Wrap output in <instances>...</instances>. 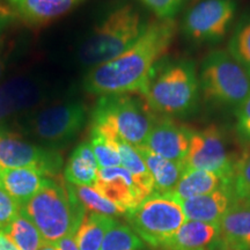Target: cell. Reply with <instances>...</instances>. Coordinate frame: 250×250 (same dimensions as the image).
Returning a JSON list of instances; mask_svg holds the SVG:
<instances>
[{
  "mask_svg": "<svg viewBox=\"0 0 250 250\" xmlns=\"http://www.w3.org/2000/svg\"><path fill=\"white\" fill-rule=\"evenodd\" d=\"M203 100L217 108L236 109L250 95V77L227 50H213L199 70Z\"/></svg>",
  "mask_w": 250,
  "mask_h": 250,
  "instance_id": "6",
  "label": "cell"
},
{
  "mask_svg": "<svg viewBox=\"0 0 250 250\" xmlns=\"http://www.w3.org/2000/svg\"><path fill=\"white\" fill-rule=\"evenodd\" d=\"M20 206L0 188V230H4L13 219L20 213Z\"/></svg>",
  "mask_w": 250,
  "mask_h": 250,
  "instance_id": "32",
  "label": "cell"
},
{
  "mask_svg": "<svg viewBox=\"0 0 250 250\" xmlns=\"http://www.w3.org/2000/svg\"><path fill=\"white\" fill-rule=\"evenodd\" d=\"M100 169L89 142L79 144L68 158L64 169L65 181L81 187H94Z\"/></svg>",
  "mask_w": 250,
  "mask_h": 250,
  "instance_id": "21",
  "label": "cell"
},
{
  "mask_svg": "<svg viewBox=\"0 0 250 250\" xmlns=\"http://www.w3.org/2000/svg\"><path fill=\"white\" fill-rule=\"evenodd\" d=\"M227 51L250 77V14H245L233 28Z\"/></svg>",
  "mask_w": 250,
  "mask_h": 250,
  "instance_id": "26",
  "label": "cell"
},
{
  "mask_svg": "<svg viewBox=\"0 0 250 250\" xmlns=\"http://www.w3.org/2000/svg\"><path fill=\"white\" fill-rule=\"evenodd\" d=\"M192 132L190 127L173 118L156 116L143 146L167 160L183 165L189 151Z\"/></svg>",
  "mask_w": 250,
  "mask_h": 250,
  "instance_id": "12",
  "label": "cell"
},
{
  "mask_svg": "<svg viewBox=\"0 0 250 250\" xmlns=\"http://www.w3.org/2000/svg\"><path fill=\"white\" fill-rule=\"evenodd\" d=\"M46 177L30 168H0V188L4 189L20 208L35 196Z\"/></svg>",
  "mask_w": 250,
  "mask_h": 250,
  "instance_id": "19",
  "label": "cell"
},
{
  "mask_svg": "<svg viewBox=\"0 0 250 250\" xmlns=\"http://www.w3.org/2000/svg\"><path fill=\"white\" fill-rule=\"evenodd\" d=\"M1 232L5 233L20 250H40L48 245L39 228L21 212Z\"/></svg>",
  "mask_w": 250,
  "mask_h": 250,
  "instance_id": "25",
  "label": "cell"
},
{
  "mask_svg": "<svg viewBox=\"0 0 250 250\" xmlns=\"http://www.w3.org/2000/svg\"><path fill=\"white\" fill-rule=\"evenodd\" d=\"M146 8L149 9L156 19L174 20L186 5L187 0H139Z\"/></svg>",
  "mask_w": 250,
  "mask_h": 250,
  "instance_id": "31",
  "label": "cell"
},
{
  "mask_svg": "<svg viewBox=\"0 0 250 250\" xmlns=\"http://www.w3.org/2000/svg\"><path fill=\"white\" fill-rule=\"evenodd\" d=\"M235 112L237 133L241 138L250 140V95Z\"/></svg>",
  "mask_w": 250,
  "mask_h": 250,
  "instance_id": "33",
  "label": "cell"
},
{
  "mask_svg": "<svg viewBox=\"0 0 250 250\" xmlns=\"http://www.w3.org/2000/svg\"><path fill=\"white\" fill-rule=\"evenodd\" d=\"M87 110L83 103L66 102L40 111L29 122L34 137L50 147L70 143L83 130Z\"/></svg>",
  "mask_w": 250,
  "mask_h": 250,
  "instance_id": "9",
  "label": "cell"
},
{
  "mask_svg": "<svg viewBox=\"0 0 250 250\" xmlns=\"http://www.w3.org/2000/svg\"><path fill=\"white\" fill-rule=\"evenodd\" d=\"M0 250H20L13 242L11 241V239L6 235L5 233H2L0 230Z\"/></svg>",
  "mask_w": 250,
  "mask_h": 250,
  "instance_id": "35",
  "label": "cell"
},
{
  "mask_svg": "<svg viewBox=\"0 0 250 250\" xmlns=\"http://www.w3.org/2000/svg\"><path fill=\"white\" fill-rule=\"evenodd\" d=\"M144 241L129 225L117 223L104 236L100 250H143Z\"/></svg>",
  "mask_w": 250,
  "mask_h": 250,
  "instance_id": "28",
  "label": "cell"
},
{
  "mask_svg": "<svg viewBox=\"0 0 250 250\" xmlns=\"http://www.w3.org/2000/svg\"><path fill=\"white\" fill-rule=\"evenodd\" d=\"M2 71H4V66H2V62H0V78H1Z\"/></svg>",
  "mask_w": 250,
  "mask_h": 250,
  "instance_id": "39",
  "label": "cell"
},
{
  "mask_svg": "<svg viewBox=\"0 0 250 250\" xmlns=\"http://www.w3.org/2000/svg\"><path fill=\"white\" fill-rule=\"evenodd\" d=\"M12 13L29 26H42L62 17L83 0H7Z\"/></svg>",
  "mask_w": 250,
  "mask_h": 250,
  "instance_id": "18",
  "label": "cell"
},
{
  "mask_svg": "<svg viewBox=\"0 0 250 250\" xmlns=\"http://www.w3.org/2000/svg\"><path fill=\"white\" fill-rule=\"evenodd\" d=\"M41 89L34 81L18 78L0 86V131L11 129L14 118L35 107Z\"/></svg>",
  "mask_w": 250,
  "mask_h": 250,
  "instance_id": "14",
  "label": "cell"
},
{
  "mask_svg": "<svg viewBox=\"0 0 250 250\" xmlns=\"http://www.w3.org/2000/svg\"><path fill=\"white\" fill-rule=\"evenodd\" d=\"M142 96L134 94H107L96 101L90 124L116 133L133 147L143 146L156 120Z\"/></svg>",
  "mask_w": 250,
  "mask_h": 250,
  "instance_id": "5",
  "label": "cell"
},
{
  "mask_svg": "<svg viewBox=\"0 0 250 250\" xmlns=\"http://www.w3.org/2000/svg\"><path fill=\"white\" fill-rule=\"evenodd\" d=\"M223 250H250V198H236L219 223Z\"/></svg>",
  "mask_w": 250,
  "mask_h": 250,
  "instance_id": "16",
  "label": "cell"
},
{
  "mask_svg": "<svg viewBox=\"0 0 250 250\" xmlns=\"http://www.w3.org/2000/svg\"><path fill=\"white\" fill-rule=\"evenodd\" d=\"M233 190L236 198H250V146L242 153L235 166Z\"/></svg>",
  "mask_w": 250,
  "mask_h": 250,
  "instance_id": "30",
  "label": "cell"
},
{
  "mask_svg": "<svg viewBox=\"0 0 250 250\" xmlns=\"http://www.w3.org/2000/svg\"><path fill=\"white\" fill-rule=\"evenodd\" d=\"M8 21H9V18L0 15V44H1V34H2V31H4L5 27L7 26Z\"/></svg>",
  "mask_w": 250,
  "mask_h": 250,
  "instance_id": "37",
  "label": "cell"
},
{
  "mask_svg": "<svg viewBox=\"0 0 250 250\" xmlns=\"http://www.w3.org/2000/svg\"><path fill=\"white\" fill-rule=\"evenodd\" d=\"M55 246L57 247L58 250H79L77 246L76 239H74V235L65 236L64 239H62Z\"/></svg>",
  "mask_w": 250,
  "mask_h": 250,
  "instance_id": "34",
  "label": "cell"
},
{
  "mask_svg": "<svg viewBox=\"0 0 250 250\" xmlns=\"http://www.w3.org/2000/svg\"><path fill=\"white\" fill-rule=\"evenodd\" d=\"M125 215L140 239L155 249H160L187 221L180 202L170 193L153 192Z\"/></svg>",
  "mask_w": 250,
  "mask_h": 250,
  "instance_id": "7",
  "label": "cell"
},
{
  "mask_svg": "<svg viewBox=\"0 0 250 250\" xmlns=\"http://www.w3.org/2000/svg\"><path fill=\"white\" fill-rule=\"evenodd\" d=\"M148 23L149 20L134 5H118L85 41L79 52L80 62L94 68L117 58L143 36Z\"/></svg>",
  "mask_w": 250,
  "mask_h": 250,
  "instance_id": "4",
  "label": "cell"
},
{
  "mask_svg": "<svg viewBox=\"0 0 250 250\" xmlns=\"http://www.w3.org/2000/svg\"><path fill=\"white\" fill-rule=\"evenodd\" d=\"M40 250H58V249H57V247L54 245H46L43 247V248H41Z\"/></svg>",
  "mask_w": 250,
  "mask_h": 250,
  "instance_id": "38",
  "label": "cell"
},
{
  "mask_svg": "<svg viewBox=\"0 0 250 250\" xmlns=\"http://www.w3.org/2000/svg\"><path fill=\"white\" fill-rule=\"evenodd\" d=\"M93 188L126 213L136 208L146 198L132 175L123 166L100 168L98 180Z\"/></svg>",
  "mask_w": 250,
  "mask_h": 250,
  "instance_id": "13",
  "label": "cell"
},
{
  "mask_svg": "<svg viewBox=\"0 0 250 250\" xmlns=\"http://www.w3.org/2000/svg\"><path fill=\"white\" fill-rule=\"evenodd\" d=\"M225 186H233V181L214 171L186 169L170 195L181 202L206 195Z\"/></svg>",
  "mask_w": 250,
  "mask_h": 250,
  "instance_id": "20",
  "label": "cell"
},
{
  "mask_svg": "<svg viewBox=\"0 0 250 250\" xmlns=\"http://www.w3.org/2000/svg\"><path fill=\"white\" fill-rule=\"evenodd\" d=\"M118 223L109 215L86 211L79 228L74 234L79 250H100L104 236Z\"/></svg>",
  "mask_w": 250,
  "mask_h": 250,
  "instance_id": "24",
  "label": "cell"
},
{
  "mask_svg": "<svg viewBox=\"0 0 250 250\" xmlns=\"http://www.w3.org/2000/svg\"><path fill=\"white\" fill-rule=\"evenodd\" d=\"M159 250H223L219 224L187 220Z\"/></svg>",
  "mask_w": 250,
  "mask_h": 250,
  "instance_id": "17",
  "label": "cell"
},
{
  "mask_svg": "<svg viewBox=\"0 0 250 250\" xmlns=\"http://www.w3.org/2000/svg\"><path fill=\"white\" fill-rule=\"evenodd\" d=\"M12 14L13 13H12V9L9 7V5L2 1V0H0V15L9 18Z\"/></svg>",
  "mask_w": 250,
  "mask_h": 250,
  "instance_id": "36",
  "label": "cell"
},
{
  "mask_svg": "<svg viewBox=\"0 0 250 250\" xmlns=\"http://www.w3.org/2000/svg\"><path fill=\"white\" fill-rule=\"evenodd\" d=\"M62 167V155L54 148L29 143L11 129L0 131V168H30L56 177Z\"/></svg>",
  "mask_w": 250,
  "mask_h": 250,
  "instance_id": "10",
  "label": "cell"
},
{
  "mask_svg": "<svg viewBox=\"0 0 250 250\" xmlns=\"http://www.w3.org/2000/svg\"><path fill=\"white\" fill-rule=\"evenodd\" d=\"M20 212L39 228L48 245L55 246L65 236L76 234L86 208L68 183L56 176L46 177L41 189Z\"/></svg>",
  "mask_w": 250,
  "mask_h": 250,
  "instance_id": "3",
  "label": "cell"
},
{
  "mask_svg": "<svg viewBox=\"0 0 250 250\" xmlns=\"http://www.w3.org/2000/svg\"><path fill=\"white\" fill-rule=\"evenodd\" d=\"M136 148L152 175L153 182H154V192H173L177 182L182 176L184 166L155 154L146 146H139Z\"/></svg>",
  "mask_w": 250,
  "mask_h": 250,
  "instance_id": "22",
  "label": "cell"
},
{
  "mask_svg": "<svg viewBox=\"0 0 250 250\" xmlns=\"http://www.w3.org/2000/svg\"><path fill=\"white\" fill-rule=\"evenodd\" d=\"M71 190L77 196L78 201L86 208V211L95 212V213L109 215V217H118L126 214V212L118 208L116 204L108 201L101 193L96 191L93 187H81L70 184Z\"/></svg>",
  "mask_w": 250,
  "mask_h": 250,
  "instance_id": "27",
  "label": "cell"
},
{
  "mask_svg": "<svg viewBox=\"0 0 250 250\" xmlns=\"http://www.w3.org/2000/svg\"><path fill=\"white\" fill-rule=\"evenodd\" d=\"M90 146L98 160L100 168H110L121 166V158L116 146L110 137L101 132L96 127L90 126Z\"/></svg>",
  "mask_w": 250,
  "mask_h": 250,
  "instance_id": "29",
  "label": "cell"
},
{
  "mask_svg": "<svg viewBox=\"0 0 250 250\" xmlns=\"http://www.w3.org/2000/svg\"><path fill=\"white\" fill-rule=\"evenodd\" d=\"M236 8V0H199L183 15V36L193 44L220 42L232 27Z\"/></svg>",
  "mask_w": 250,
  "mask_h": 250,
  "instance_id": "8",
  "label": "cell"
},
{
  "mask_svg": "<svg viewBox=\"0 0 250 250\" xmlns=\"http://www.w3.org/2000/svg\"><path fill=\"white\" fill-rule=\"evenodd\" d=\"M235 199L233 186H225L206 195L181 201L180 204L187 220L219 224Z\"/></svg>",
  "mask_w": 250,
  "mask_h": 250,
  "instance_id": "15",
  "label": "cell"
},
{
  "mask_svg": "<svg viewBox=\"0 0 250 250\" xmlns=\"http://www.w3.org/2000/svg\"><path fill=\"white\" fill-rule=\"evenodd\" d=\"M237 161H234L227 149L225 136L217 125H208L205 129L193 131L186 160V169L214 171L232 180Z\"/></svg>",
  "mask_w": 250,
  "mask_h": 250,
  "instance_id": "11",
  "label": "cell"
},
{
  "mask_svg": "<svg viewBox=\"0 0 250 250\" xmlns=\"http://www.w3.org/2000/svg\"><path fill=\"white\" fill-rule=\"evenodd\" d=\"M94 126V125H90ZM96 129H99L101 132L107 134L108 137H110L114 142L116 149L120 154L121 158V166H123L125 169L130 171V174L132 175V177L136 181L137 186L140 188V190L145 193V196L147 197L148 195L154 192V182H153V177L149 170L146 167L145 162H144L143 158L137 151L136 147H133L132 145L124 142L123 139H121L116 133L111 132V131L101 129V127L94 126Z\"/></svg>",
  "mask_w": 250,
  "mask_h": 250,
  "instance_id": "23",
  "label": "cell"
},
{
  "mask_svg": "<svg viewBox=\"0 0 250 250\" xmlns=\"http://www.w3.org/2000/svg\"><path fill=\"white\" fill-rule=\"evenodd\" d=\"M155 115L184 118L195 114L201 87L195 62L188 58H161L139 93Z\"/></svg>",
  "mask_w": 250,
  "mask_h": 250,
  "instance_id": "2",
  "label": "cell"
},
{
  "mask_svg": "<svg viewBox=\"0 0 250 250\" xmlns=\"http://www.w3.org/2000/svg\"><path fill=\"white\" fill-rule=\"evenodd\" d=\"M176 33L174 20L149 21L147 29L134 44L117 58L94 67L83 81L94 95L139 94L149 72L165 57Z\"/></svg>",
  "mask_w": 250,
  "mask_h": 250,
  "instance_id": "1",
  "label": "cell"
}]
</instances>
